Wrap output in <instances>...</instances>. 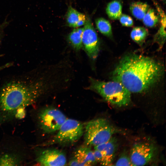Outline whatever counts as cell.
Here are the masks:
<instances>
[{
    "label": "cell",
    "mask_w": 166,
    "mask_h": 166,
    "mask_svg": "<svg viewBox=\"0 0 166 166\" xmlns=\"http://www.w3.org/2000/svg\"><path fill=\"white\" fill-rule=\"evenodd\" d=\"M97 162L93 151L89 146H82L77 149L68 164L70 166H92Z\"/></svg>",
    "instance_id": "obj_11"
},
{
    "label": "cell",
    "mask_w": 166,
    "mask_h": 166,
    "mask_svg": "<svg viewBox=\"0 0 166 166\" xmlns=\"http://www.w3.org/2000/svg\"><path fill=\"white\" fill-rule=\"evenodd\" d=\"M11 65V64L8 63L3 65L0 66V71L7 67H8Z\"/></svg>",
    "instance_id": "obj_23"
},
{
    "label": "cell",
    "mask_w": 166,
    "mask_h": 166,
    "mask_svg": "<svg viewBox=\"0 0 166 166\" xmlns=\"http://www.w3.org/2000/svg\"><path fill=\"white\" fill-rule=\"evenodd\" d=\"M60 75L55 69L42 79L29 82L14 81L4 85L0 91V124L23 118L27 108L63 83Z\"/></svg>",
    "instance_id": "obj_1"
},
{
    "label": "cell",
    "mask_w": 166,
    "mask_h": 166,
    "mask_svg": "<svg viewBox=\"0 0 166 166\" xmlns=\"http://www.w3.org/2000/svg\"><path fill=\"white\" fill-rule=\"evenodd\" d=\"M89 80L88 89L97 93L112 105L121 107L130 103L131 93L121 83L113 80L104 81L91 77Z\"/></svg>",
    "instance_id": "obj_4"
},
{
    "label": "cell",
    "mask_w": 166,
    "mask_h": 166,
    "mask_svg": "<svg viewBox=\"0 0 166 166\" xmlns=\"http://www.w3.org/2000/svg\"><path fill=\"white\" fill-rule=\"evenodd\" d=\"M96 27L98 30L102 34L108 37H111L112 34L111 26L108 21L100 18L95 21Z\"/></svg>",
    "instance_id": "obj_18"
},
{
    "label": "cell",
    "mask_w": 166,
    "mask_h": 166,
    "mask_svg": "<svg viewBox=\"0 0 166 166\" xmlns=\"http://www.w3.org/2000/svg\"><path fill=\"white\" fill-rule=\"evenodd\" d=\"M31 148L21 138L4 136L0 141V166H22L32 161Z\"/></svg>",
    "instance_id": "obj_3"
},
{
    "label": "cell",
    "mask_w": 166,
    "mask_h": 166,
    "mask_svg": "<svg viewBox=\"0 0 166 166\" xmlns=\"http://www.w3.org/2000/svg\"><path fill=\"white\" fill-rule=\"evenodd\" d=\"M69 34L68 40L73 48L76 51L80 50L82 47L83 28H75Z\"/></svg>",
    "instance_id": "obj_14"
},
{
    "label": "cell",
    "mask_w": 166,
    "mask_h": 166,
    "mask_svg": "<svg viewBox=\"0 0 166 166\" xmlns=\"http://www.w3.org/2000/svg\"><path fill=\"white\" fill-rule=\"evenodd\" d=\"M86 20L84 14L71 6L69 7L66 15V22L69 26L73 28L79 27L84 25Z\"/></svg>",
    "instance_id": "obj_13"
},
{
    "label": "cell",
    "mask_w": 166,
    "mask_h": 166,
    "mask_svg": "<svg viewBox=\"0 0 166 166\" xmlns=\"http://www.w3.org/2000/svg\"><path fill=\"white\" fill-rule=\"evenodd\" d=\"M146 3L141 2H134L130 5V10L132 15L136 18L142 20L149 9Z\"/></svg>",
    "instance_id": "obj_16"
},
{
    "label": "cell",
    "mask_w": 166,
    "mask_h": 166,
    "mask_svg": "<svg viewBox=\"0 0 166 166\" xmlns=\"http://www.w3.org/2000/svg\"><path fill=\"white\" fill-rule=\"evenodd\" d=\"M164 65L151 57L128 54L119 61L112 74L113 80L122 84L131 93L145 92L160 80Z\"/></svg>",
    "instance_id": "obj_2"
},
{
    "label": "cell",
    "mask_w": 166,
    "mask_h": 166,
    "mask_svg": "<svg viewBox=\"0 0 166 166\" xmlns=\"http://www.w3.org/2000/svg\"><path fill=\"white\" fill-rule=\"evenodd\" d=\"M2 56V55L0 54V57H1V56Z\"/></svg>",
    "instance_id": "obj_24"
},
{
    "label": "cell",
    "mask_w": 166,
    "mask_h": 166,
    "mask_svg": "<svg viewBox=\"0 0 166 166\" xmlns=\"http://www.w3.org/2000/svg\"><path fill=\"white\" fill-rule=\"evenodd\" d=\"M148 34V30L142 27H136L132 30L130 36L132 39L140 46H142Z\"/></svg>",
    "instance_id": "obj_17"
},
{
    "label": "cell",
    "mask_w": 166,
    "mask_h": 166,
    "mask_svg": "<svg viewBox=\"0 0 166 166\" xmlns=\"http://www.w3.org/2000/svg\"><path fill=\"white\" fill-rule=\"evenodd\" d=\"M106 10L108 16L110 19H118L122 14V6L118 1L113 0L108 4Z\"/></svg>",
    "instance_id": "obj_15"
},
{
    "label": "cell",
    "mask_w": 166,
    "mask_h": 166,
    "mask_svg": "<svg viewBox=\"0 0 166 166\" xmlns=\"http://www.w3.org/2000/svg\"><path fill=\"white\" fill-rule=\"evenodd\" d=\"M82 35V45L88 56L96 59L99 51V43L97 34L89 19H87Z\"/></svg>",
    "instance_id": "obj_9"
},
{
    "label": "cell",
    "mask_w": 166,
    "mask_h": 166,
    "mask_svg": "<svg viewBox=\"0 0 166 166\" xmlns=\"http://www.w3.org/2000/svg\"><path fill=\"white\" fill-rule=\"evenodd\" d=\"M118 147L117 139L112 137L107 142L94 147V149L100 151L102 155V160L100 164L102 165H108L113 162Z\"/></svg>",
    "instance_id": "obj_12"
},
{
    "label": "cell",
    "mask_w": 166,
    "mask_h": 166,
    "mask_svg": "<svg viewBox=\"0 0 166 166\" xmlns=\"http://www.w3.org/2000/svg\"><path fill=\"white\" fill-rule=\"evenodd\" d=\"M119 132L116 127L104 118L93 119L85 126V142L87 146L94 147L107 142L114 134Z\"/></svg>",
    "instance_id": "obj_5"
},
{
    "label": "cell",
    "mask_w": 166,
    "mask_h": 166,
    "mask_svg": "<svg viewBox=\"0 0 166 166\" xmlns=\"http://www.w3.org/2000/svg\"><path fill=\"white\" fill-rule=\"evenodd\" d=\"M116 166H132L130 157L125 153L122 154L115 163Z\"/></svg>",
    "instance_id": "obj_20"
},
{
    "label": "cell",
    "mask_w": 166,
    "mask_h": 166,
    "mask_svg": "<svg viewBox=\"0 0 166 166\" xmlns=\"http://www.w3.org/2000/svg\"><path fill=\"white\" fill-rule=\"evenodd\" d=\"M119 19L120 23L124 26L130 27L133 24L132 18L128 15L122 14Z\"/></svg>",
    "instance_id": "obj_21"
},
{
    "label": "cell",
    "mask_w": 166,
    "mask_h": 166,
    "mask_svg": "<svg viewBox=\"0 0 166 166\" xmlns=\"http://www.w3.org/2000/svg\"><path fill=\"white\" fill-rule=\"evenodd\" d=\"M32 115L38 128L42 132L46 134L58 130L67 119L62 112L53 107L42 109L36 114Z\"/></svg>",
    "instance_id": "obj_6"
},
{
    "label": "cell",
    "mask_w": 166,
    "mask_h": 166,
    "mask_svg": "<svg viewBox=\"0 0 166 166\" xmlns=\"http://www.w3.org/2000/svg\"><path fill=\"white\" fill-rule=\"evenodd\" d=\"M142 20L145 26L152 27L158 22L159 17L153 9H149Z\"/></svg>",
    "instance_id": "obj_19"
},
{
    "label": "cell",
    "mask_w": 166,
    "mask_h": 166,
    "mask_svg": "<svg viewBox=\"0 0 166 166\" xmlns=\"http://www.w3.org/2000/svg\"><path fill=\"white\" fill-rule=\"evenodd\" d=\"M52 141L53 144L70 145L77 141L84 133L83 124L73 119L66 120L62 125Z\"/></svg>",
    "instance_id": "obj_7"
},
{
    "label": "cell",
    "mask_w": 166,
    "mask_h": 166,
    "mask_svg": "<svg viewBox=\"0 0 166 166\" xmlns=\"http://www.w3.org/2000/svg\"><path fill=\"white\" fill-rule=\"evenodd\" d=\"M156 148L154 145L147 142L137 143L130 152V159L132 166H143L149 163L154 157Z\"/></svg>",
    "instance_id": "obj_10"
},
{
    "label": "cell",
    "mask_w": 166,
    "mask_h": 166,
    "mask_svg": "<svg viewBox=\"0 0 166 166\" xmlns=\"http://www.w3.org/2000/svg\"><path fill=\"white\" fill-rule=\"evenodd\" d=\"M32 161L41 166H64L67 163L65 153L57 149H42L31 147Z\"/></svg>",
    "instance_id": "obj_8"
},
{
    "label": "cell",
    "mask_w": 166,
    "mask_h": 166,
    "mask_svg": "<svg viewBox=\"0 0 166 166\" xmlns=\"http://www.w3.org/2000/svg\"><path fill=\"white\" fill-rule=\"evenodd\" d=\"M7 24V23L6 22L0 25V40L1 38L4 28L5 26H6Z\"/></svg>",
    "instance_id": "obj_22"
}]
</instances>
